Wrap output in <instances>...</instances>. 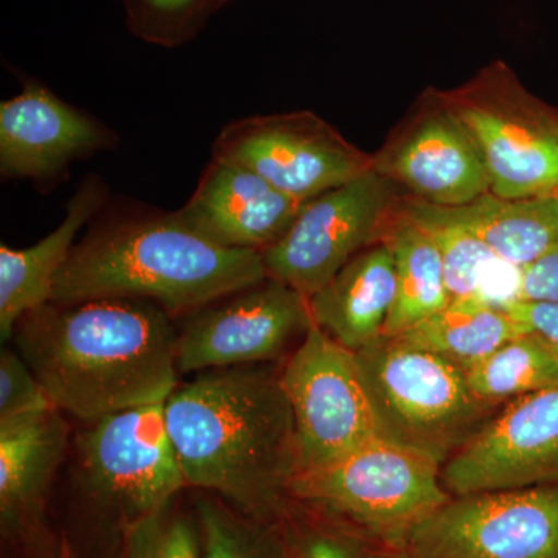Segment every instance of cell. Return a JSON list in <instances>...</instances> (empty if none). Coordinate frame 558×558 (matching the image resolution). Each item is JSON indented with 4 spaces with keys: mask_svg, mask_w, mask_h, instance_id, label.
Returning a JSON list of instances; mask_svg holds the SVG:
<instances>
[{
    "mask_svg": "<svg viewBox=\"0 0 558 558\" xmlns=\"http://www.w3.org/2000/svg\"><path fill=\"white\" fill-rule=\"evenodd\" d=\"M119 143L116 132L89 113L62 101L38 81L0 105V172L51 185L73 161Z\"/></svg>",
    "mask_w": 558,
    "mask_h": 558,
    "instance_id": "cell-15",
    "label": "cell"
},
{
    "mask_svg": "<svg viewBox=\"0 0 558 558\" xmlns=\"http://www.w3.org/2000/svg\"><path fill=\"white\" fill-rule=\"evenodd\" d=\"M451 209L499 259L520 269H526L558 242L557 196L508 199L488 193Z\"/></svg>",
    "mask_w": 558,
    "mask_h": 558,
    "instance_id": "cell-21",
    "label": "cell"
},
{
    "mask_svg": "<svg viewBox=\"0 0 558 558\" xmlns=\"http://www.w3.org/2000/svg\"><path fill=\"white\" fill-rule=\"evenodd\" d=\"M373 170L438 207H464L492 189L478 146L433 87L373 154Z\"/></svg>",
    "mask_w": 558,
    "mask_h": 558,
    "instance_id": "cell-13",
    "label": "cell"
},
{
    "mask_svg": "<svg viewBox=\"0 0 558 558\" xmlns=\"http://www.w3.org/2000/svg\"><path fill=\"white\" fill-rule=\"evenodd\" d=\"M196 515L201 558H289L281 520L253 519L216 498H201Z\"/></svg>",
    "mask_w": 558,
    "mask_h": 558,
    "instance_id": "cell-25",
    "label": "cell"
},
{
    "mask_svg": "<svg viewBox=\"0 0 558 558\" xmlns=\"http://www.w3.org/2000/svg\"><path fill=\"white\" fill-rule=\"evenodd\" d=\"M402 194L371 170L304 202L288 233L263 252L267 278L311 299L344 264L381 241Z\"/></svg>",
    "mask_w": 558,
    "mask_h": 558,
    "instance_id": "cell-8",
    "label": "cell"
},
{
    "mask_svg": "<svg viewBox=\"0 0 558 558\" xmlns=\"http://www.w3.org/2000/svg\"><path fill=\"white\" fill-rule=\"evenodd\" d=\"M108 199V185L98 175L80 183L68 204V215L57 230L28 248L0 245V337H13L17 323L50 303L54 279L68 263L73 241Z\"/></svg>",
    "mask_w": 558,
    "mask_h": 558,
    "instance_id": "cell-19",
    "label": "cell"
},
{
    "mask_svg": "<svg viewBox=\"0 0 558 558\" xmlns=\"http://www.w3.org/2000/svg\"><path fill=\"white\" fill-rule=\"evenodd\" d=\"M227 0H123L132 35L154 46H183L196 38Z\"/></svg>",
    "mask_w": 558,
    "mask_h": 558,
    "instance_id": "cell-26",
    "label": "cell"
},
{
    "mask_svg": "<svg viewBox=\"0 0 558 558\" xmlns=\"http://www.w3.org/2000/svg\"><path fill=\"white\" fill-rule=\"evenodd\" d=\"M520 300L558 303V242L542 258L523 269Z\"/></svg>",
    "mask_w": 558,
    "mask_h": 558,
    "instance_id": "cell-30",
    "label": "cell"
},
{
    "mask_svg": "<svg viewBox=\"0 0 558 558\" xmlns=\"http://www.w3.org/2000/svg\"><path fill=\"white\" fill-rule=\"evenodd\" d=\"M57 409L46 388L21 354L3 349L0 354V422L33 416Z\"/></svg>",
    "mask_w": 558,
    "mask_h": 558,
    "instance_id": "cell-29",
    "label": "cell"
},
{
    "mask_svg": "<svg viewBox=\"0 0 558 558\" xmlns=\"http://www.w3.org/2000/svg\"><path fill=\"white\" fill-rule=\"evenodd\" d=\"M354 354L379 438L440 465L499 410L476 398L464 371L398 337Z\"/></svg>",
    "mask_w": 558,
    "mask_h": 558,
    "instance_id": "cell-4",
    "label": "cell"
},
{
    "mask_svg": "<svg viewBox=\"0 0 558 558\" xmlns=\"http://www.w3.org/2000/svg\"><path fill=\"white\" fill-rule=\"evenodd\" d=\"M399 205L438 247L451 300L480 299L501 310L520 300L523 269L499 259L453 209L407 194Z\"/></svg>",
    "mask_w": 558,
    "mask_h": 558,
    "instance_id": "cell-20",
    "label": "cell"
},
{
    "mask_svg": "<svg viewBox=\"0 0 558 558\" xmlns=\"http://www.w3.org/2000/svg\"><path fill=\"white\" fill-rule=\"evenodd\" d=\"M368 558H410V556L402 548L374 545L369 550Z\"/></svg>",
    "mask_w": 558,
    "mask_h": 558,
    "instance_id": "cell-32",
    "label": "cell"
},
{
    "mask_svg": "<svg viewBox=\"0 0 558 558\" xmlns=\"http://www.w3.org/2000/svg\"><path fill=\"white\" fill-rule=\"evenodd\" d=\"M281 521L289 558H368L374 546L354 529L293 499Z\"/></svg>",
    "mask_w": 558,
    "mask_h": 558,
    "instance_id": "cell-27",
    "label": "cell"
},
{
    "mask_svg": "<svg viewBox=\"0 0 558 558\" xmlns=\"http://www.w3.org/2000/svg\"><path fill=\"white\" fill-rule=\"evenodd\" d=\"M61 413L0 422V524L7 538L33 543L43 531L51 483L68 449Z\"/></svg>",
    "mask_w": 558,
    "mask_h": 558,
    "instance_id": "cell-17",
    "label": "cell"
},
{
    "mask_svg": "<svg viewBox=\"0 0 558 558\" xmlns=\"http://www.w3.org/2000/svg\"><path fill=\"white\" fill-rule=\"evenodd\" d=\"M440 476L450 495L558 486V387L505 403Z\"/></svg>",
    "mask_w": 558,
    "mask_h": 558,
    "instance_id": "cell-14",
    "label": "cell"
},
{
    "mask_svg": "<svg viewBox=\"0 0 558 558\" xmlns=\"http://www.w3.org/2000/svg\"><path fill=\"white\" fill-rule=\"evenodd\" d=\"M312 325L310 299L266 278L190 314L178 330L179 374L274 362Z\"/></svg>",
    "mask_w": 558,
    "mask_h": 558,
    "instance_id": "cell-12",
    "label": "cell"
},
{
    "mask_svg": "<svg viewBox=\"0 0 558 558\" xmlns=\"http://www.w3.org/2000/svg\"><path fill=\"white\" fill-rule=\"evenodd\" d=\"M526 326L508 311L480 299L451 300L444 310L400 333L398 339L432 352L468 373Z\"/></svg>",
    "mask_w": 558,
    "mask_h": 558,
    "instance_id": "cell-23",
    "label": "cell"
},
{
    "mask_svg": "<svg viewBox=\"0 0 558 558\" xmlns=\"http://www.w3.org/2000/svg\"><path fill=\"white\" fill-rule=\"evenodd\" d=\"M165 402L86 422L75 438L81 487L123 529L167 509L186 486Z\"/></svg>",
    "mask_w": 558,
    "mask_h": 558,
    "instance_id": "cell-7",
    "label": "cell"
},
{
    "mask_svg": "<svg viewBox=\"0 0 558 558\" xmlns=\"http://www.w3.org/2000/svg\"><path fill=\"white\" fill-rule=\"evenodd\" d=\"M439 94L478 146L492 194L557 196L558 109L529 92L506 62Z\"/></svg>",
    "mask_w": 558,
    "mask_h": 558,
    "instance_id": "cell-6",
    "label": "cell"
},
{
    "mask_svg": "<svg viewBox=\"0 0 558 558\" xmlns=\"http://www.w3.org/2000/svg\"><path fill=\"white\" fill-rule=\"evenodd\" d=\"M557 197H558V194H557Z\"/></svg>",
    "mask_w": 558,
    "mask_h": 558,
    "instance_id": "cell-34",
    "label": "cell"
},
{
    "mask_svg": "<svg viewBox=\"0 0 558 558\" xmlns=\"http://www.w3.org/2000/svg\"><path fill=\"white\" fill-rule=\"evenodd\" d=\"M381 241L396 269V301L384 333L391 339L444 310L451 299L438 247L399 204Z\"/></svg>",
    "mask_w": 558,
    "mask_h": 558,
    "instance_id": "cell-22",
    "label": "cell"
},
{
    "mask_svg": "<svg viewBox=\"0 0 558 558\" xmlns=\"http://www.w3.org/2000/svg\"><path fill=\"white\" fill-rule=\"evenodd\" d=\"M440 469L432 458L377 436L300 473L290 499L347 524L374 545L402 548L413 527L451 497Z\"/></svg>",
    "mask_w": 558,
    "mask_h": 558,
    "instance_id": "cell-5",
    "label": "cell"
},
{
    "mask_svg": "<svg viewBox=\"0 0 558 558\" xmlns=\"http://www.w3.org/2000/svg\"><path fill=\"white\" fill-rule=\"evenodd\" d=\"M402 549L410 558H558V486L451 495Z\"/></svg>",
    "mask_w": 558,
    "mask_h": 558,
    "instance_id": "cell-10",
    "label": "cell"
},
{
    "mask_svg": "<svg viewBox=\"0 0 558 558\" xmlns=\"http://www.w3.org/2000/svg\"><path fill=\"white\" fill-rule=\"evenodd\" d=\"M396 301L395 259L384 241L344 264L310 299L312 322L352 352L384 339Z\"/></svg>",
    "mask_w": 558,
    "mask_h": 558,
    "instance_id": "cell-18",
    "label": "cell"
},
{
    "mask_svg": "<svg viewBox=\"0 0 558 558\" xmlns=\"http://www.w3.org/2000/svg\"><path fill=\"white\" fill-rule=\"evenodd\" d=\"M279 380L295 422L299 475L379 436L354 352L318 326L279 369Z\"/></svg>",
    "mask_w": 558,
    "mask_h": 558,
    "instance_id": "cell-9",
    "label": "cell"
},
{
    "mask_svg": "<svg viewBox=\"0 0 558 558\" xmlns=\"http://www.w3.org/2000/svg\"><path fill=\"white\" fill-rule=\"evenodd\" d=\"M266 278L260 252L215 244L175 213L135 216L100 223L73 247L50 303L128 299L194 314Z\"/></svg>",
    "mask_w": 558,
    "mask_h": 558,
    "instance_id": "cell-3",
    "label": "cell"
},
{
    "mask_svg": "<svg viewBox=\"0 0 558 558\" xmlns=\"http://www.w3.org/2000/svg\"><path fill=\"white\" fill-rule=\"evenodd\" d=\"M57 558H75L73 557L72 548L65 539H62L60 549H58Z\"/></svg>",
    "mask_w": 558,
    "mask_h": 558,
    "instance_id": "cell-33",
    "label": "cell"
},
{
    "mask_svg": "<svg viewBox=\"0 0 558 558\" xmlns=\"http://www.w3.org/2000/svg\"><path fill=\"white\" fill-rule=\"evenodd\" d=\"M476 398L494 409L510 400L558 387V351L538 333H521L468 371Z\"/></svg>",
    "mask_w": 558,
    "mask_h": 558,
    "instance_id": "cell-24",
    "label": "cell"
},
{
    "mask_svg": "<svg viewBox=\"0 0 558 558\" xmlns=\"http://www.w3.org/2000/svg\"><path fill=\"white\" fill-rule=\"evenodd\" d=\"M186 486L259 520H281L299 475L295 422L267 366L205 371L165 402Z\"/></svg>",
    "mask_w": 558,
    "mask_h": 558,
    "instance_id": "cell-2",
    "label": "cell"
},
{
    "mask_svg": "<svg viewBox=\"0 0 558 558\" xmlns=\"http://www.w3.org/2000/svg\"><path fill=\"white\" fill-rule=\"evenodd\" d=\"M213 157L256 172L300 202L373 170L371 154L310 110L233 121L220 131Z\"/></svg>",
    "mask_w": 558,
    "mask_h": 558,
    "instance_id": "cell-11",
    "label": "cell"
},
{
    "mask_svg": "<svg viewBox=\"0 0 558 558\" xmlns=\"http://www.w3.org/2000/svg\"><path fill=\"white\" fill-rule=\"evenodd\" d=\"M303 204L256 172L213 157L191 199L174 213L215 244L263 253L288 233Z\"/></svg>",
    "mask_w": 558,
    "mask_h": 558,
    "instance_id": "cell-16",
    "label": "cell"
},
{
    "mask_svg": "<svg viewBox=\"0 0 558 558\" xmlns=\"http://www.w3.org/2000/svg\"><path fill=\"white\" fill-rule=\"evenodd\" d=\"M149 301L47 303L14 329L53 405L80 421L165 402L178 388V329Z\"/></svg>",
    "mask_w": 558,
    "mask_h": 558,
    "instance_id": "cell-1",
    "label": "cell"
},
{
    "mask_svg": "<svg viewBox=\"0 0 558 558\" xmlns=\"http://www.w3.org/2000/svg\"><path fill=\"white\" fill-rule=\"evenodd\" d=\"M506 311L532 332L548 340L558 351V303L519 300Z\"/></svg>",
    "mask_w": 558,
    "mask_h": 558,
    "instance_id": "cell-31",
    "label": "cell"
},
{
    "mask_svg": "<svg viewBox=\"0 0 558 558\" xmlns=\"http://www.w3.org/2000/svg\"><path fill=\"white\" fill-rule=\"evenodd\" d=\"M201 554L199 523L171 506L123 529L120 558H201Z\"/></svg>",
    "mask_w": 558,
    "mask_h": 558,
    "instance_id": "cell-28",
    "label": "cell"
}]
</instances>
